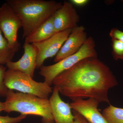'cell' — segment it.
I'll return each instance as SVG.
<instances>
[{
    "label": "cell",
    "mask_w": 123,
    "mask_h": 123,
    "mask_svg": "<svg viewBox=\"0 0 123 123\" xmlns=\"http://www.w3.org/2000/svg\"><path fill=\"white\" fill-rule=\"evenodd\" d=\"M4 110V102L0 101V113Z\"/></svg>",
    "instance_id": "obj_22"
},
{
    "label": "cell",
    "mask_w": 123,
    "mask_h": 123,
    "mask_svg": "<svg viewBox=\"0 0 123 123\" xmlns=\"http://www.w3.org/2000/svg\"><path fill=\"white\" fill-rule=\"evenodd\" d=\"M17 52L10 46L0 30V65H6L7 63L12 61Z\"/></svg>",
    "instance_id": "obj_14"
},
{
    "label": "cell",
    "mask_w": 123,
    "mask_h": 123,
    "mask_svg": "<svg viewBox=\"0 0 123 123\" xmlns=\"http://www.w3.org/2000/svg\"><path fill=\"white\" fill-rule=\"evenodd\" d=\"M72 29L56 33L44 41L32 43L37 51L36 68H40L45 60L55 56L70 34Z\"/></svg>",
    "instance_id": "obj_7"
},
{
    "label": "cell",
    "mask_w": 123,
    "mask_h": 123,
    "mask_svg": "<svg viewBox=\"0 0 123 123\" xmlns=\"http://www.w3.org/2000/svg\"><path fill=\"white\" fill-rule=\"evenodd\" d=\"M122 1H123V0H122Z\"/></svg>",
    "instance_id": "obj_23"
},
{
    "label": "cell",
    "mask_w": 123,
    "mask_h": 123,
    "mask_svg": "<svg viewBox=\"0 0 123 123\" xmlns=\"http://www.w3.org/2000/svg\"><path fill=\"white\" fill-rule=\"evenodd\" d=\"M102 114L108 123H123V108L110 104Z\"/></svg>",
    "instance_id": "obj_15"
},
{
    "label": "cell",
    "mask_w": 123,
    "mask_h": 123,
    "mask_svg": "<svg viewBox=\"0 0 123 123\" xmlns=\"http://www.w3.org/2000/svg\"><path fill=\"white\" fill-rule=\"evenodd\" d=\"M4 102L5 112L15 111L21 115H33L42 117L43 123H54L49 98L29 94L15 92L8 89Z\"/></svg>",
    "instance_id": "obj_3"
},
{
    "label": "cell",
    "mask_w": 123,
    "mask_h": 123,
    "mask_svg": "<svg viewBox=\"0 0 123 123\" xmlns=\"http://www.w3.org/2000/svg\"><path fill=\"white\" fill-rule=\"evenodd\" d=\"M89 2L88 0H72L70 1L73 5L78 6H84Z\"/></svg>",
    "instance_id": "obj_21"
},
{
    "label": "cell",
    "mask_w": 123,
    "mask_h": 123,
    "mask_svg": "<svg viewBox=\"0 0 123 123\" xmlns=\"http://www.w3.org/2000/svg\"><path fill=\"white\" fill-rule=\"evenodd\" d=\"M111 39H116L123 43V31L118 29L114 28L111 30L110 33Z\"/></svg>",
    "instance_id": "obj_19"
},
{
    "label": "cell",
    "mask_w": 123,
    "mask_h": 123,
    "mask_svg": "<svg viewBox=\"0 0 123 123\" xmlns=\"http://www.w3.org/2000/svg\"><path fill=\"white\" fill-rule=\"evenodd\" d=\"M26 117V115L21 114L15 117H10L8 115L0 116V123H18L24 119Z\"/></svg>",
    "instance_id": "obj_18"
},
{
    "label": "cell",
    "mask_w": 123,
    "mask_h": 123,
    "mask_svg": "<svg viewBox=\"0 0 123 123\" xmlns=\"http://www.w3.org/2000/svg\"><path fill=\"white\" fill-rule=\"evenodd\" d=\"M59 93L57 88L54 86L49 99L54 123H74V116L70 104L63 101Z\"/></svg>",
    "instance_id": "obj_12"
},
{
    "label": "cell",
    "mask_w": 123,
    "mask_h": 123,
    "mask_svg": "<svg viewBox=\"0 0 123 123\" xmlns=\"http://www.w3.org/2000/svg\"><path fill=\"white\" fill-rule=\"evenodd\" d=\"M22 27L19 18L7 2L4 3L0 7V30L10 46L17 51L21 47L18 40V32Z\"/></svg>",
    "instance_id": "obj_6"
},
{
    "label": "cell",
    "mask_w": 123,
    "mask_h": 123,
    "mask_svg": "<svg viewBox=\"0 0 123 123\" xmlns=\"http://www.w3.org/2000/svg\"><path fill=\"white\" fill-rule=\"evenodd\" d=\"M111 40L114 59L115 60H123V43L117 40Z\"/></svg>",
    "instance_id": "obj_16"
},
{
    "label": "cell",
    "mask_w": 123,
    "mask_h": 123,
    "mask_svg": "<svg viewBox=\"0 0 123 123\" xmlns=\"http://www.w3.org/2000/svg\"><path fill=\"white\" fill-rule=\"evenodd\" d=\"M99 102L93 98L77 99L70 103L73 111L81 115L89 123H108L98 108Z\"/></svg>",
    "instance_id": "obj_10"
},
{
    "label": "cell",
    "mask_w": 123,
    "mask_h": 123,
    "mask_svg": "<svg viewBox=\"0 0 123 123\" xmlns=\"http://www.w3.org/2000/svg\"><path fill=\"white\" fill-rule=\"evenodd\" d=\"M4 83L8 89L33 95L41 98H48L53 90L45 82H38L26 74L9 69L5 73Z\"/></svg>",
    "instance_id": "obj_5"
},
{
    "label": "cell",
    "mask_w": 123,
    "mask_h": 123,
    "mask_svg": "<svg viewBox=\"0 0 123 123\" xmlns=\"http://www.w3.org/2000/svg\"><path fill=\"white\" fill-rule=\"evenodd\" d=\"M53 22L56 33L77 26L79 17L70 2L65 1L53 15Z\"/></svg>",
    "instance_id": "obj_8"
},
{
    "label": "cell",
    "mask_w": 123,
    "mask_h": 123,
    "mask_svg": "<svg viewBox=\"0 0 123 123\" xmlns=\"http://www.w3.org/2000/svg\"><path fill=\"white\" fill-rule=\"evenodd\" d=\"M24 52L18 61L9 62L6 64L8 69L19 71L33 77L36 68L37 51L33 44L25 42Z\"/></svg>",
    "instance_id": "obj_11"
},
{
    "label": "cell",
    "mask_w": 123,
    "mask_h": 123,
    "mask_svg": "<svg viewBox=\"0 0 123 123\" xmlns=\"http://www.w3.org/2000/svg\"><path fill=\"white\" fill-rule=\"evenodd\" d=\"M52 84L72 101L92 98L110 104L108 91L118 82L106 65L97 57H89L58 75Z\"/></svg>",
    "instance_id": "obj_1"
},
{
    "label": "cell",
    "mask_w": 123,
    "mask_h": 123,
    "mask_svg": "<svg viewBox=\"0 0 123 123\" xmlns=\"http://www.w3.org/2000/svg\"><path fill=\"white\" fill-rule=\"evenodd\" d=\"M6 2L21 20L25 38L53 16L62 4L44 0H7Z\"/></svg>",
    "instance_id": "obj_2"
},
{
    "label": "cell",
    "mask_w": 123,
    "mask_h": 123,
    "mask_svg": "<svg viewBox=\"0 0 123 123\" xmlns=\"http://www.w3.org/2000/svg\"><path fill=\"white\" fill-rule=\"evenodd\" d=\"M7 67L0 65V96L6 97L8 89L5 86L4 77Z\"/></svg>",
    "instance_id": "obj_17"
},
{
    "label": "cell",
    "mask_w": 123,
    "mask_h": 123,
    "mask_svg": "<svg viewBox=\"0 0 123 123\" xmlns=\"http://www.w3.org/2000/svg\"><path fill=\"white\" fill-rule=\"evenodd\" d=\"M53 16L41 24L25 38V42L32 44L44 41L56 34Z\"/></svg>",
    "instance_id": "obj_13"
},
{
    "label": "cell",
    "mask_w": 123,
    "mask_h": 123,
    "mask_svg": "<svg viewBox=\"0 0 123 123\" xmlns=\"http://www.w3.org/2000/svg\"><path fill=\"white\" fill-rule=\"evenodd\" d=\"M73 111L74 116V123H89L79 113L75 111Z\"/></svg>",
    "instance_id": "obj_20"
},
{
    "label": "cell",
    "mask_w": 123,
    "mask_h": 123,
    "mask_svg": "<svg viewBox=\"0 0 123 123\" xmlns=\"http://www.w3.org/2000/svg\"><path fill=\"white\" fill-rule=\"evenodd\" d=\"M95 47L93 38L90 37L88 38L79 50L74 55L51 65H43L40 68V75L44 78V82L51 86L58 75L69 69L79 62L86 58L97 57Z\"/></svg>",
    "instance_id": "obj_4"
},
{
    "label": "cell",
    "mask_w": 123,
    "mask_h": 123,
    "mask_svg": "<svg viewBox=\"0 0 123 123\" xmlns=\"http://www.w3.org/2000/svg\"><path fill=\"white\" fill-rule=\"evenodd\" d=\"M85 27L77 26L72 30L60 50L55 56V63L77 53L87 39Z\"/></svg>",
    "instance_id": "obj_9"
}]
</instances>
